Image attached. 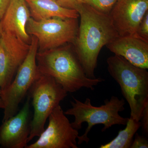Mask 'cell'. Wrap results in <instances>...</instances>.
Wrapping results in <instances>:
<instances>
[{
    "label": "cell",
    "mask_w": 148,
    "mask_h": 148,
    "mask_svg": "<svg viewBox=\"0 0 148 148\" xmlns=\"http://www.w3.org/2000/svg\"><path fill=\"white\" fill-rule=\"evenodd\" d=\"M74 101H70L72 107L64 112L66 115L73 116L75 121L72 123V126L75 129H80L83 123H88L87 128L84 134L78 138L77 145L84 142L86 144L90 139L88 137V133L94 125L103 124L104 127L101 131L104 132L115 125H126L129 118L121 116L120 112L125 110V101L117 97L112 96L110 99L104 101V104L99 107L92 106L91 100L86 98L84 103L73 97Z\"/></svg>",
    "instance_id": "cell-4"
},
{
    "label": "cell",
    "mask_w": 148,
    "mask_h": 148,
    "mask_svg": "<svg viewBox=\"0 0 148 148\" xmlns=\"http://www.w3.org/2000/svg\"><path fill=\"white\" fill-rule=\"evenodd\" d=\"M78 28L77 18L53 17L36 21L30 17L26 30L37 38L40 52H43L75 42Z\"/></svg>",
    "instance_id": "cell-7"
},
{
    "label": "cell",
    "mask_w": 148,
    "mask_h": 148,
    "mask_svg": "<svg viewBox=\"0 0 148 148\" xmlns=\"http://www.w3.org/2000/svg\"><path fill=\"white\" fill-rule=\"evenodd\" d=\"M38 48V40L32 36L29 52L24 61L18 68L10 84L1 90L4 104L3 121L16 114L19 104L40 73L37 66L36 57Z\"/></svg>",
    "instance_id": "cell-6"
},
{
    "label": "cell",
    "mask_w": 148,
    "mask_h": 148,
    "mask_svg": "<svg viewBox=\"0 0 148 148\" xmlns=\"http://www.w3.org/2000/svg\"><path fill=\"white\" fill-rule=\"evenodd\" d=\"M30 98L28 96L22 109L3 121L0 126V145L5 148H26L30 132Z\"/></svg>",
    "instance_id": "cell-11"
},
{
    "label": "cell",
    "mask_w": 148,
    "mask_h": 148,
    "mask_svg": "<svg viewBox=\"0 0 148 148\" xmlns=\"http://www.w3.org/2000/svg\"><path fill=\"white\" fill-rule=\"evenodd\" d=\"M4 108V104L1 97V90L0 88V109Z\"/></svg>",
    "instance_id": "cell-22"
},
{
    "label": "cell",
    "mask_w": 148,
    "mask_h": 148,
    "mask_svg": "<svg viewBox=\"0 0 148 148\" xmlns=\"http://www.w3.org/2000/svg\"><path fill=\"white\" fill-rule=\"evenodd\" d=\"M48 119L47 128L36 142L25 148H78V130L72 126L60 105L54 108Z\"/></svg>",
    "instance_id": "cell-8"
},
{
    "label": "cell",
    "mask_w": 148,
    "mask_h": 148,
    "mask_svg": "<svg viewBox=\"0 0 148 148\" xmlns=\"http://www.w3.org/2000/svg\"><path fill=\"white\" fill-rule=\"evenodd\" d=\"M30 44L3 32L0 38V88L8 87L29 52Z\"/></svg>",
    "instance_id": "cell-9"
},
{
    "label": "cell",
    "mask_w": 148,
    "mask_h": 148,
    "mask_svg": "<svg viewBox=\"0 0 148 148\" xmlns=\"http://www.w3.org/2000/svg\"><path fill=\"white\" fill-rule=\"evenodd\" d=\"M148 11V0H117L109 16L119 36L136 37L139 24Z\"/></svg>",
    "instance_id": "cell-10"
},
{
    "label": "cell",
    "mask_w": 148,
    "mask_h": 148,
    "mask_svg": "<svg viewBox=\"0 0 148 148\" xmlns=\"http://www.w3.org/2000/svg\"><path fill=\"white\" fill-rule=\"evenodd\" d=\"M106 46L132 65L148 69V43L136 37L119 36Z\"/></svg>",
    "instance_id": "cell-12"
},
{
    "label": "cell",
    "mask_w": 148,
    "mask_h": 148,
    "mask_svg": "<svg viewBox=\"0 0 148 148\" xmlns=\"http://www.w3.org/2000/svg\"><path fill=\"white\" fill-rule=\"evenodd\" d=\"M76 10L80 24L75 40V54L90 78H95V70L102 48L119 37L109 14L83 3Z\"/></svg>",
    "instance_id": "cell-1"
},
{
    "label": "cell",
    "mask_w": 148,
    "mask_h": 148,
    "mask_svg": "<svg viewBox=\"0 0 148 148\" xmlns=\"http://www.w3.org/2000/svg\"><path fill=\"white\" fill-rule=\"evenodd\" d=\"M30 16L25 0H11L0 21L3 32L14 35L24 42L30 43L31 39L26 30Z\"/></svg>",
    "instance_id": "cell-13"
},
{
    "label": "cell",
    "mask_w": 148,
    "mask_h": 148,
    "mask_svg": "<svg viewBox=\"0 0 148 148\" xmlns=\"http://www.w3.org/2000/svg\"><path fill=\"white\" fill-rule=\"evenodd\" d=\"M29 91L34 114L29 143L35 137H39L45 129L46 122L51 113L68 95V92L54 78L40 74Z\"/></svg>",
    "instance_id": "cell-5"
},
{
    "label": "cell",
    "mask_w": 148,
    "mask_h": 148,
    "mask_svg": "<svg viewBox=\"0 0 148 148\" xmlns=\"http://www.w3.org/2000/svg\"><path fill=\"white\" fill-rule=\"evenodd\" d=\"M141 127H142L143 133L146 136L148 135V104L144 109L142 112L141 119Z\"/></svg>",
    "instance_id": "cell-20"
},
{
    "label": "cell",
    "mask_w": 148,
    "mask_h": 148,
    "mask_svg": "<svg viewBox=\"0 0 148 148\" xmlns=\"http://www.w3.org/2000/svg\"><path fill=\"white\" fill-rule=\"evenodd\" d=\"M110 75L119 84L129 105L130 116L140 121L142 112L148 104V72L147 69L132 65L119 56L107 59Z\"/></svg>",
    "instance_id": "cell-3"
},
{
    "label": "cell",
    "mask_w": 148,
    "mask_h": 148,
    "mask_svg": "<svg viewBox=\"0 0 148 148\" xmlns=\"http://www.w3.org/2000/svg\"><path fill=\"white\" fill-rule=\"evenodd\" d=\"M124 129L120 130L117 136L110 143L102 145L100 148H129L133 141V137L141 127V122L129 118Z\"/></svg>",
    "instance_id": "cell-15"
},
{
    "label": "cell",
    "mask_w": 148,
    "mask_h": 148,
    "mask_svg": "<svg viewBox=\"0 0 148 148\" xmlns=\"http://www.w3.org/2000/svg\"><path fill=\"white\" fill-rule=\"evenodd\" d=\"M11 0H0V21L3 18Z\"/></svg>",
    "instance_id": "cell-21"
},
{
    "label": "cell",
    "mask_w": 148,
    "mask_h": 148,
    "mask_svg": "<svg viewBox=\"0 0 148 148\" xmlns=\"http://www.w3.org/2000/svg\"><path fill=\"white\" fill-rule=\"evenodd\" d=\"M40 73L53 77L67 92L78 91L83 88L91 90L104 81L92 79L86 75L75 53L70 48L58 47L37 53Z\"/></svg>",
    "instance_id": "cell-2"
},
{
    "label": "cell",
    "mask_w": 148,
    "mask_h": 148,
    "mask_svg": "<svg viewBox=\"0 0 148 148\" xmlns=\"http://www.w3.org/2000/svg\"><path fill=\"white\" fill-rule=\"evenodd\" d=\"M117 0H83L84 3L106 14H110Z\"/></svg>",
    "instance_id": "cell-16"
},
{
    "label": "cell",
    "mask_w": 148,
    "mask_h": 148,
    "mask_svg": "<svg viewBox=\"0 0 148 148\" xmlns=\"http://www.w3.org/2000/svg\"><path fill=\"white\" fill-rule=\"evenodd\" d=\"M3 31L1 27V24H0V38L1 37Z\"/></svg>",
    "instance_id": "cell-23"
},
{
    "label": "cell",
    "mask_w": 148,
    "mask_h": 148,
    "mask_svg": "<svg viewBox=\"0 0 148 148\" xmlns=\"http://www.w3.org/2000/svg\"><path fill=\"white\" fill-rule=\"evenodd\" d=\"M135 139L132 141L130 148H148V140L147 137L140 135L136 132Z\"/></svg>",
    "instance_id": "cell-18"
},
{
    "label": "cell",
    "mask_w": 148,
    "mask_h": 148,
    "mask_svg": "<svg viewBox=\"0 0 148 148\" xmlns=\"http://www.w3.org/2000/svg\"><path fill=\"white\" fill-rule=\"evenodd\" d=\"M61 6L65 8L76 10L80 5L83 3V0H54Z\"/></svg>",
    "instance_id": "cell-19"
},
{
    "label": "cell",
    "mask_w": 148,
    "mask_h": 148,
    "mask_svg": "<svg viewBox=\"0 0 148 148\" xmlns=\"http://www.w3.org/2000/svg\"><path fill=\"white\" fill-rule=\"evenodd\" d=\"M136 37L148 43V11L144 15L139 24Z\"/></svg>",
    "instance_id": "cell-17"
},
{
    "label": "cell",
    "mask_w": 148,
    "mask_h": 148,
    "mask_svg": "<svg viewBox=\"0 0 148 148\" xmlns=\"http://www.w3.org/2000/svg\"><path fill=\"white\" fill-rule=\"evenodd\" d=\"M29 7L30 15L36 21L53 17L77 18L78 12L75 10L65 8L54 0H25Z\"/></svg>",
    "instance_id": "cell-14"
}]
</instances>
